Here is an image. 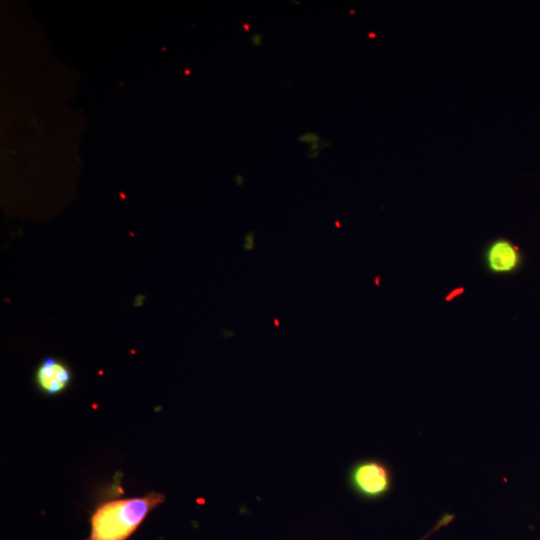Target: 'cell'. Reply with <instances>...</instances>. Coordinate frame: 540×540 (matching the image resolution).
I'll use <instances>...</instances> for the list:
<instances>
[{"label": "cell", "instance_id": "obj_2", "mask_svg": "<svg viewBox=\"0 0 540 540\" xmlns=\"http://www.w3.org/2000/svg\"><path fill=\"white\" fill-rule=\"evenodd\" d=\"M395 476L388 462L367 457L353 462L346 473L350 492L362 501L376 502L389 496L394 488Z\"/></svg>", "mask_w": 540, "mask_h": 540}, {"label": "cell", "instance_id": "obj_7", "mask_svg": "<svg viewBox=\"0 0 540 540\" xmlns=\"http://www.w3.org/2000/svg\"><path fill=\"white\" fill-rule=\"evenodd\" d=\"M251 41L254 45L256 46H259L261 45L262 43V35L260 34H254L252 37H251Z\"/></svg>", "mask_w": 540, "mask_h": 540}, {"label": "cell", "instance_id": "obj_3", "mask_svg": "<svg viewBox=\"0 0 540 540\" xmlns=\"http://www.w3.org/2000/svg\"><path fill=\"white\" fill-rule=\"evenodd\" d=\"M72 381L70 367L53 356L45 357L36 367L34 382L46 396H58L67 390Z\"/></svg>", "mask_w": 540, "mask_h": 540}, {"label": "cell", "instance_id": "obj_4", "mask_svg": "<svg viewBox=\"0 0 540 540\" xmlns=\"http://www.w3.org/2000/svg\"><path fill=\"white\" fill-rule=\"evenodd\" d=\"M486 264L496 274H510L520 268L522 253L511 241L500 238L487 248Z\"/></svg>", "mask_w": 540, "mask_h": 540}, {"label": "cell", "instance_id": "obj_6", "mask_svg": "<svg viewBox=\"0 0 540 540\" xmlns=\"http://www.w3.org/2000/svg\"><path fill=\"white\" fill-rule=\"evenodd\" d=\"M299 141L306 142V143H316L319 141V136L314 133H305L302 136L299 137Z\"/></svg>", "mask_w": 540, "mask_h": 540}, {"label": "cell", "instance_id": "obj_8", "mask_svg": "<svg viewBox=\"0 0 540 540\" xmlns=\"http://www.w3.org/2000/svg\"><path fill=\"white\" fill-rule=\"evenodd\" d=\"M243 26H244V29L246 28V31H248V30H249V28H248V25H247V24H244Z\"/></svg>", "mask_w": 540, "mask_h": 540}, {"label": "cell", "instance_id": "obj_1", "mask_svg": "<svg viewBox=\"0 0 540 540\" xmlns=\"http://www.w3.org/2000/svg\"><path fill=\"white\" fill-rule=\"evenodd\" d=\"M164 501V494L150 492L142 497L102 502L90 516V533L85 540H127Z\"/></svg>", "mask_w": 540, "mask_h": 540}, {"label": "cell", "instance_id": "obj_5", "mask_svg": "<svg viewBox=\"0 0 540 540\" xmlns=\"http://www.w3.org/2000/svg\"><path fill=\"white\" fill-rule=\"evenodd\" d=\"M449 523H450V519L446 515H442L439 518V520L436 522V524L432 527V529L428 533H426L423 537H421L419 540H427L431 535L439 531L441 528L447 526Z\"/></svg>", "mask_w": 540, "mask_h": 540}]
</instances>
